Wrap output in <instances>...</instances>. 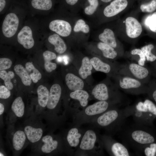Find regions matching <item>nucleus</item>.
<instances>
[{
	"instance_id": "4be33fe9",
	"label": "nucleus",
	"mask_w": 156,
	"mask_h": 156,
	"mask_svg": "<svg viewBox=\"0 0 156 156\" xmlns=\"http://www.w3.org/2000/svg\"><path fill=\"white\" fill-rule=\"evenodd\" d=\"M44 143L41 148V150L44 153H48L51 152L57 147L58 142L53 140L51 136L47 135L44 136L42 139Z\"/></svg>"
},
{
	"instance_id": "4c0bfd02",
	"label": "nucleus",
	"mask_w": 156,
	"mask_h": 156,
	"mask_svg": "<svg viewBox=\"0 0 156 156\" xmlns=\"http://www.w3.org/2000/svg\"><path fill=\"white\" fill-rule=\"evenodd\" d=\"M140 9L143 12H153L156 10V0H152L148 3L141 4Z\"/></svg>"
},
{
	"instance_id": "49530a36",
	"label": "nucleus",
	"mask_w": 156,
	"mask_h": 156,
	"mask_svg": "<svg viewBox=\"0 0 156 156\" xmlns=\"http://www.w3.org/2000/svg\"><path fill=\"white\" fill-rule=\"evenodd\" d=\"M151 64L152 68L151 70L152 74L153 73V75L156 77V60L154 62H151Z\"/></svg>"
},
{
	"instance_id": "9d476101",
	"label": "nucleus",
	"mask_w": 156,
	"mask_h": 156,
	"mask_svg": "<svg viewBox=\"0 0 156 156\" xmlns=\"http://www.w3.org/2000/svg\"><path fill=\"white\" fill-rule=\"evenodd\" d=\"M125 32L127 37L131 39L138 38L142 31V26L135 18L129 16L125 20Z\"/></svg>"
},
{
	"instance_id": "7ed1b4c3",
	"label": "nucleus",
	"mask_w": 156,
	"mask_h": 156,
	"mask_svg": "<svg viewBox=\"0 0 156 156\" xmlns=\"http://www.w3.org/2000/svg\"><path fill=\"white\" fill-rule=\"evenodd\" d=\"M118 89L127 93L138 95L146 94L147 84L132 77L117 73L113 77Z\"/></svg>"
},
{
	"instance_id": "39448f33",
	"label": "nucleus",
	"mask_w": 156,
	"mask_h": 156,
	"mask_svg": "<svg viewBox=\"0 0 156 156\" xmlns=\"http://www.w3.org/2000/svg\"><path fill=\"white\" fill-rule=\"evenodd\" d=\"M118 73L132 77L146 84L151 80L152 74L151 69L133 62L120 64Z\"/></svg>"
},
{
	"instance_id": "a878e982",
	"label": "nucleus",
	"mask_w": 156,
	"mask_h": 156,
	"mask_svg": "<svg viewBox=\"0 0 156 156\" xmlns=\"http://www.w3.org/2000/svg\"><path fill=\"white\" fill-rule=\"evenodd\" d=\"M38 102L39 105L42 107L47 106L48 102L49 93L47 88L42 85L39 86L37 89Z\"/></svg>"
},
{
	"instance_id": "a211bd4d",
	"label": "nucleus",
	"mask_w": 156,
	"mask_h": 156,
	"mask_svg": "<svg viewBox=\"0 0 156 156\" xmlns=\"http://www.w3.org/2000/svg\"><path fill=\"white\" fill-rule=\"evenodd\" d=\"M96 140V136L93 131L91 130L87 131L81 140L80 148L83 150L92 149L94 147Z\"/></svg>"
},
{
	"instance_id": "c03bdc74",
	"label": "nucleus",
	"mask_w": 156,
	"mask_h": 156,
	"mask_svg": "<svg viewBox=\"0 0 156 156\" xmlns=\"http://www.w3.org/2000/svg\"><path fill=\"white\" fill-rule=\"evenodd\" d=\"M57 66L56 63L51 62V61H44V67L48 73H51L55 70Z\"/></svg>"
},
{
	"instance_id": "8fccbe9b",
	"label": "nucleus",
	"mask_w": 156,
	"mask_h": 156,
	"mask_svg": "<svg viewBox=\"0 0 156 156\" xmlns=\"http://www.w3.org/2000/svg\"><path fill=\"white\" fill-rule=\"evenodd\" d=\"M0 156H4V155L1 152L0 153Z\"/></svg>"
},
{
	"instance_id": "79ce46f5",
	"label": "nucleus",
	"mask_w": 156,
	"mask_h": 156,
	"mask_svg": "<svg viewBox=\"0 0 156 156\" xmlns=\"http://www.w3.org/2000/svg\"><path fill=\"white\" fill-rule=\"evenodd\" d=\"M7 87L3 85L0 86V98L6 99L8 98L11 95L10 91Z\"/></svg>"
},
{
	"instance_id": "393cba45",
	"label": "nucleus",
	"mask_w": 156,
	"mask_h": 156,
	"mask_svg": "<svg viewBox=\"0 0 156 156\" xmlns=\"http://www.w3.org/2000/svg\"><path fill=\"white\" fill-rule=\"evenodd\" d=\"M26 139V135L23 131L18 130L13 135L12 140L13 146L15 150H20L23 147Z\"/></svg>"
},
{
	"instance_id": "1a4fd4ad",
	"label": "nucleus",
	"mask_w": 156,
	"mask_h": 156,
	"mask_svg": "<svg viewBox=\"0 0 156 156\" xmlns=\"http://www.w3.org/2000/svg\"><path fill=\"white\" fill-rule=\"evenodd\" d=\"M100 42L107 44L115 49L121 56L124 54L122 45L116 39L113 31L109 28L105 29L98 36Z\"/></svg>"
},
{
	"instance_id": "a19ab883",
	"label": "nucleus",
	"mask_w": 156,
	"mask_h": 156,
	"mask_svg": "<svg viewBox=\"0 0 156 156\" xmlns=\"http://www.w3.org/2000/svg\"><path fill=\"white\" fill-rule=\"evenodd\" d=\"M12 64V61L6 58L0 59V70H3L10 68Z\"/></svg>"
},
{
	"instance_id": "09e8293b",
	"label": "nucleus",
	"mask_w": 156,
	"mask_h": 156,
	"mask_svg": "<svg viewBox=\"0 0 156 156\" xmlns=\"http://www.w3.org/2000/svg\"><path fill=\"white\" fill-rule=\"evenodd\" d=\"M101 1L105 3H107L111 2L112 0H100Z\"/></svg>"
},
{
	"instance_id": "58836bf2",
	"label": "nucleus",
	"mask_w": 156,
	"mask_h": 156,
	"mask_svg": "<svg viewBox=\"0 0 156 156\" xmlns=\"http://www.w3.org/2000/svg\"><path fill=\"white\" fill-rule=\"evenodd\" d=\"M147 24L151 31L156 33V11L148 18Z\"/></svg>"
},
{
	"instance_id": "de8ad7c7",
	"label": "nucleus",
	"mask_w": 156,
	"mask_h": 156,
	"mask_svg": "<svg viewBox=\"0 0 156 156\" xmlns=\"http://www.w3.org/2000/svg\"><path fill=\"white\" fill-rule=\"evenodd\" d=\"M4 110V105L1 103H0V115H1L3 113Z\"/></svg>"
},
{
	"instance_id": "2f4dec72",
	"label": "nucleus",
	"mask_w": 156,
	"mask_h": 156,
	"mask_svg": "<svg viewBox=\"0 0 156 156\" xmlns=\"http://www.w3.org/2000/svg\"><path fill=\"white\" fill-rule=\"evenodd\" d=\"M14 73L12 71H9L8 73L4 70L0 71V78L4 80L5 86L10 90H12L13 88L11 79L14 78Z\"/></svg>"
},
{
	"instance_id": "aec40b11",
	"label": "nucleus",
	"mask_w": 156,
	"mask_h": 156,
	"mask_svg": "<svg viewBox=\"0 0 156 156\" xmlns=\"http://www.w3.org/2000/svg\"><path fill=\"white\" fill-rule=\"evenodd\" d=\"M24 131L27 139L32 143L39 141L43 134V130L41 128H35L30 126H26Z\"/></svg>"
},
{
	"instance_id": "9b49d317",
	"label": "nucleus",
	"mask_w": 156,
	"mask_h": 156,
	"mask_svg": "<svg viewBox=\"0 0 156 156\" xmlns=\"http://www.w3.org/2000/svg\"><path fill=\"white\" fill-rule=\"evenodd\" d=\"M49 28L51 30L63 37L69 36L72 31V27L70 23L63 20L52 21L49 24Z\"/></svg>"
},
{
	"instance_id": "423d86ee",
	"label": "nucleus",
	"mask_w": 156,
	"mask_h": 156,
	"mask_svg": "<svg viewBox=\"0 0 156 156\" xmlns=\"http://www.w3.org/2000/svg\"><path fill=\"white\" fill-rule=\"evenodd\" d=\"M107 59L94 57L90 59L95 70L104 73L112 77L118 73L120 64L113 63Z\"/></svg>"
},
{
	"instance_id": "6e6552de",
	"label": "nucleus",
	"mask_w": 156,
	"mask_h": 156,
	"mask_svg": "<svg viewBox=\"0 0 156 156\" xmlns=\"http://www.w3.org/2000/svg\"><path fill=\"white\" fill-rule=\"evenodd\" d=\"M105 81L96 85L92 90V93L96 99L99 101H107L111 97V91L118 89L116 85L109 86L111 83Z\"/></svg>"
},
{
	"instance_id": "7c9ffc66",
	"label": "nucleus",
	"mask_w": 156,
	"mask_h": 156,
	"mask_svg": "<svg viewBox=\"0 0 156 156\" xmlns=\"http://www.w3.org/2000/svg\"><path fill=\"white\" fill-rule=\"evenodd\" d=\"M83 2H85L86 5L84 8V11L88 15L94 14L99 5V0H84Z\"/></svg>"
},
{
	"instance_id": "6ab92c4d",
	"label": "nucleus",
	"mask_w": 156,
	"mask_h": 156,
	"mask_svg": "<svg viewBox=\"0 0 156 156\" xmlns=\"http://www.w3.org/2000/svg\"><path fill=\"white\" fill-rule=\"evenodd\" d=\"M48 40L54 46V50L57 53L62 54L66 51L67 47L66 43L60 36L57 34L50 35L48 38Z\"/></svg>"
},
{
	"instance_id": "2eb2a0df",
	"label": "nucleus",
	"mask_w": 156,
	"mask_h": 156,
	"mask_svg": "<svg viewBox=\"0 0 156 156\" xmlns=\"http://www.w3.org/2000/svg\"><path fill=\"white\" fill-rule=\"evenodd\" d=\"M61 93L62 88L59 84L55 83L51 86L47 105L48 109H52L56 107L60 100Z\"/></svg>"
},
{
	"instance_id": "f704fd0d",
	"label": "nucleus",
	"mask_w": 156,
	"mask_h": 156,
	"mask_svg": "<svg viewBox=\"0 0 156 156\" xmlns=\"http://www.w3.org/2000/svg\"><path fill=\"white\" fill-rule=\"evenodd\" d=\"M138 153L146 156H156V142L144 146Z\"/></svg>"
},
{
	"instance_id": "a18cd8bd",
	"label": "nucleus",
	"mask_w": 156,
	"mask_h": 156,
	"mask_svg": "<svg viewBox=\"0 0 156 156\" xmlns=\"http://www.w3.org/2000/svg\"><path fill=\"white\" fill-rule=\"evenodd\" d=\"M7 5L6 0H0V12H2L6 7Z\"/></svg>"
},
{
	"instance_id": "bb28decb",
	"label": "nucleus",
	"mask_w": 156,
	"mask_h": 156,
	"mask_svg": "<svg viewBox=\"0 0 156 156\" xmlns=\"http://www.w3.org/2000/svg\"><path fill=\"white\" fill-rule=\"evenodd\" d=\"M53 0H31L30 5L34 8L42 10H49L53 6Z\"/></svg>"
},
{
	"instance_id": "4468645a",
	"label": "nucleus",
	"mask_w": 156,
	"mask_h": 156,
	"mask_svg": "<svg viewBox=\"0 0 156 156\" xmlns=\"http://www.w3.org/2000/svg\"><path fill=\"white\" fill-rule=\"evenodd\" d=\"M83 80L80 76L72 73H67L65 77L66 85L72 91L83 89L85 84Z\"/></svg>"
},
{
	"instance_id": "473e14b6",
	"label": "nucleus",
	"mask_w": 156,
	"mask_h": 156,
	"mask_svg": "<svg viewBox=\"0 0 156 156\" xmlns=\"http://www.w3.org/2000/svg\"><path fill=\"white\" fill-rule=\"evenodd\" d=\"M155 48L154 45L150 44L142 47L141 49L143 51L147 61L152 62L156 60V55L154 54L152 51Z\"/></svg>"
},
{
	"instance_id": "412c9836",
	"label": "nucleus",
	"mask_w": 156,
	"mask_h": 156,
	"mask_svg": "<svg viewBox=\"0 0 156 156\" xmlns=\"http://www.w3.org/2000/svg\"><path fill=\"white\" fill-rule=\"evenodd\" d=\"M93 68L89 58L87 56L84 57L81 60V64L78 70L79 76L83 79H86L92 74Z\"/></svg>"
},
{
	"instance_id": "c756f323",
	"label": "nucleus",
	"mask_w": 156,
	"mask_h": 156,
	"mask_svg": "<svg viewBox=\"0 0 156 156\" xmlns=\"http://www.w3.org/2000/svg\"><path fill=\"white\" fill-rule=\"evenodd\" d=\"M25 68L34 83H36L41 79L42 75L41 73L31 62H28L26 63Z\"/></svg>"
},
{
	"instance_id": "f3484780",
	"label": "nucleus",
	"mask_w": 156,
	"mask_h": 156,
	"mask_svg": "<svg viewBox=\"0 0 156 156\" xmlns=\"http://www.w3.org/2000/svg\"><path fill=\"white\" fill-rule=\"evenodd\" d=\"M109 106L107 101H99L88 106L85 109V112L89 116L101 114L106 112Z\"/></svg>"
},
{
	"instance_id": "72a5a7b5",
	"label": "nucleus",
	"mask_w": 156,
	"mask_h": 156,
	"mask_svg": "<svg viewBox=\"0 0 156 156\" xmlns=\"http://www.w3.org/2000/svg\"><path fill=\"white\" fill-rule=\"evenodd\" d=\"M146 94L149 98L156 104V79H151L147 83Z\"/></svg>"
},
{
	"instance_id": "0eeeda50",
	"label": "nucleus",
	"mask_w": 156,
	"mask_h": 156,
	"mask_svg": "<svg viewBox=\"0 0 156 156\" xmlns=\"http://www.w3.org/2000/svg\"><path fill=\"white\" fill-rule=\"evenodd\" d=\"M19 19L15 13H10L5 16L2 23V30L3 34L7 38L13 36L18 29Z\"/></svg>"
},
{
	"instance_id": "37998d69",
	"label": "nucleus",
	"mask_w": 156,
	"mask_h": 156,
	"mask_svg": "<svg viewBox=\"0 0 156 156\" xmlns=\"http://www.w3.org/2000/svg\"><path fill=\"white\" fill-rule=\"evenodd\" d=\"M43 56L44 61H51L56 58V55L54 53L48 50L44 52Z\"/></svg>"
},
{
	"instance_id": "cd10ccee",
	"label": "nucleus",
	"mask_w": 156,
	"mask_h": 156,
	"mask_svg": "<svg viewBox=\"0 0 156 156\" xmlns=\"http://www.w3.org/2000/svg\"><path fill=\"white\" fill-rule=\"evenodd\" d=\"M11 109L16 116H23L24 112L25 105L21 97H18L15 99L12 104Z\"/></svg>"
},
{
	"instance_id": "b1692460",
	"label": "nucleus",
	"mask_w": 156,
	"mask_h": 156,
	"mask_svg": "<svg viewBox=\"0 0 156 156\" xmlns=\"http://www.w3.org/2000/svg\"><path fill=\"white\" fill-rule=\"evenodd\" d=\"M70 96L73 99L78 100L83 107H86L88 105L89 95L85 90H81L72 91L70 93Z\"/></svg>"
},
{
	"instance_id": "dca6fc26",
	"label": "nucleus",
	"mask_w": 156,
	"mask_h": 156,
	"mask_svg": "<svg viewBox=\"0 0 156 156\" xmlns=\"http://www.w3.org/2000/svg\"><path fill=\"white\" fill-rule=\"evenodd\" d=\"M97 47L103 58L114 60L121 57L115 49L104 43L99 42L97 44Z\"/></svg>"
},
{
	"instance_id": "f257e3e1",
	"label": "nucleus",
	"mask_w": 156,
	"mask_h": 156,
	"mask_svg": "<svg viewBox=\"0 0 156 156\" xmlns=\"http://www.w3.org/2000/svg\"><path fill=\"white\" fill-rule=\"evenodd\" d=\"M154 128L136 123L121 128V137L129 147L138 152L144 146L156 142V133Z\"/></svg>"
},
{
	"instance_id": "ddd939ff",
	"label": "nucleus",
	"mask_w": 156,
	"mask_h": 156,
	"mask_svg": "<svg viewBox=\"0 0 156 156\" xmlns=\"http://www.w3.org/2000/svg\"><path fill=\"white\" fill-rule=\"evenodd\" d=\"M17 39L18 42L26 49L32 48L34 44L32 30L27 26H24L21 29L18 34Z\"/></svg>"
},
{
	"instance_id": "c9c22d12",
	"label": "nucleus",
	"mask_w": 156,
	"mask_h": 156,
	"mask_svg": "<svg viewBox=\"0 0 156 156\" xmlns=\"http://www.w3.org/2000/svg\"><path fill=\"white\" fill-rule=\"evenodd\" d=\"M73 30L76 33L81 32L84 34H88L90 31V27L89 25L86 23L84 20L80 19L76 22Z\"/></svg>"
},
{
	"instance_id": "20e7f679",
	"label": "nucleus",
	"mask_w": 156,
	"mask_h": 156,
	"mask_svg": "<svg viewBox=\"0 0 156 156\" xmlns=\"http://www.w3.org/2000/svg\"><path fill=\"white\" fill-rule=\"evenodd\" d=\"M130 116L128 107L122 109L115 108L106 111L99 116L97 122L100 126L103 127L114 124L120 130L126 119Z\"/></svg>"
},
{
	"instance_id": "e433bc0d",
	"label": "nucleus",
	"mask_w": 156,
	"mask_h": 156,
	"mask_svg": "<svg viewBox=\"0 0 156 156\" xmlns=\"http://www.w3.org/2000/svg\"><path fill=\"white\" fill-rule=\"evenodd\" d=\"M131 57L136 56L138 63L140 65L144 66L146 60L145 56L141 49L135 48L130 51Z\"/></svg>"
},
{
	"instance_id": "f8f14e48",
	"label": "nucleus",
	"mask_w": 156,
	"mask_h": 156,
	"mask_svg": "<svg viewBox=\"0 0 156 156\" xmlns=\"http://www.w3.org/2000/svg\"><path fill=\"white\" fill-rule=\"evenodd\" d=\"M128 5L127 0H114L104 8L103 15L107 18L113 17L125 10Z\"/></svg>"
},
{
	"instance_id": "c85d7f7f",
	"label": "nucleus",
	"mask_w": 156,
	"mask_h": 156,
	"mask_svg": "<svg viewBox=\"0 0 156 156\" xmlns=\"http://www.w3.org/2000/svg\"><path fill=\"white\" fill-rule=\"evenodd\" d=\"M81 136L77 128H74L70 129L67 136V139L70 145L72 147H76L79 143V139Z\"/></svg>"
},
{
	"instance_id": "f03ea898",
	"label": "nucleus",
	"mask_w": 156,
	"mask_h": 156,
	"mask_svg": "<svg viewBox=\"0 0 156 156\" xmlns=\"http://www.w3.org/2000/svg\"><path fill=\"white\" fill-rule=\"evenodd\" d=\"M130 116L136 123L154 128L153 121L156 119V104L150 99L140 101L128 106Z\"/></svg>"
},
{
	"instance_id": "5701e85b",
	"label": "nucleus",
	"mask_w": 156,
	"mask_h": 156,
	"mask_svg": "<svg viewBox=\"0 0 156 156\" xmlns=\"http://www.w3.org/2000/svg\"><path fill=\"white\" fill-rule=\"evenodd\" d=\"M16 74L21 79L23 84L26 86H30L32 80L26 68L21 65H16L14 68Z\"/></svg>"
},
{
	"instance_id": "ea45409f",
	"label": "nucleus",
	"mask_w": 156,
	"mask_h": 156,
	"mask_svg": "<svg viewBox=\"0 0 156 156\" xmlns=\"http://www.w3.org/2000/svg\"><path fill=\"white\" fill-rule=\"evenodd\" d=\"M84 0H62L63 4L66 6L72 8H76L82 4Z\"/></svg>"
}]
</instances>
